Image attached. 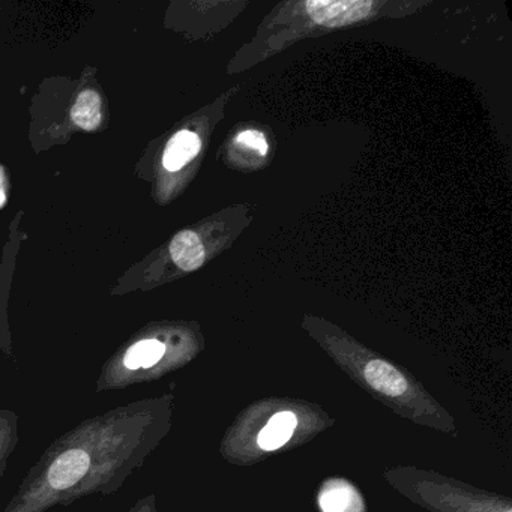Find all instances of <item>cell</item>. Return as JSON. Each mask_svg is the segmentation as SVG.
<instances>
[{"mask_svg": "<svg viewBox=\"0 0 512 512\" xmlns=\"http://www.w3.org/2000/svg\"><path fill=\"white\" fill-rule=\"evenodd\" d=\"M373 4L362 0H310L308 14L314 22L328 28H340L359 22L370 14Z\"/></svg>", "mask_w": 512, "mask_h": 512, "instance_id": "obj_1", "label": "cell"}, {"mask_svg": "<svg viewBox=\"0 0 512 512\" xmlns=\"http://www.w3.org/2000/svg\"><path fill=\"white\" fill-rule=\"evenodd\" d=\"M319 506L322 512H364L361 494L343 479H332L323 485Z\"/></svg>", "mask_w": 512, "mask_h": 512, "instance_id": "obj_2", "label": "cell"}, {"mask_svg": "<svg viewBox=\"0 0 512 512\" xmlns=\"http://www.w3.org/2000/svg\"><path fill=\"white\" fill-rule=\"evenodd\" d=\"M89 455L83 449H71L62 454L49 470V482L56 490L73 487L89 469Z\"/></svg>", "mask_w": 512, "mask_h": 512, "instance_id": "obj_3", "label": "cell"}, {"mask_svg": "<svg viewBox=\"0 0 512 512\" xmlns=\"http://www.w3.org/2000/svg\"><path fill=\"white\" fill-rule=\"evenodd\" d=\"M365 380L371 388L388 397H400L407 391V380L403 374L382 359H373L365 365Z\"/></svg>", "mask_w": 512, "mask_h": 512, "instance_id": "obj_4", "label": "cell"}, {"mask_svg": "<svg viewBox=\"0 0 512 512\" xmlns=\"http://www.w3.org/2000/svg\"><path fill=\"white\" fill-rule=\"evenodd\" d=\"M173 262L185 272H193L205 263V248L193 230L178 233L170 242Z\"/></svg>", "mask_w": 512, "mask_h": 512, "instance_id": "obj_5", "label": "cell"}, {"mask_svg": "<svg viewBox=\"0 0 512 512\" xmlns=\"http://www.w3.org/2000/svg\"><path fill=\"white\" fill-rule=\"evenodd\" d=\"M202 148L200 137L193 131H179L167 143L163 155V166L169 172H178L197 157Z\"/></svg>", "mask_w": 512, "mask_h": 512, "instance_id": "obj_6", "label": "cell"}, {"mask_svg": "<svg viewBox=\"0 0 512 512\" xmlns=\"http://www.w3.org/2000/svg\"><path fill=\"white\" fill-rule=\"evenodd\" d=\"M298 418L292 412H280L269 419L268 424L260 431L259 443L263 451H275L289 442L290 437L295 433Z\"/></svg>", "mask_w": 512, "mask_h": 512, "instance_id": "obj_7", "label": "cell"}, {"mask_svg": "<svg viewBox=\"0 0 512 512\" xmlns=\"http://www.w3.org/2000/svg\"><path fill=\"white\" fill-rule=\"evenodd\" d=\"M74 124L92 133L101 125V98L95 91H85L77 97L71 112Z\"/></svg>", "mask_w": 512, "mask_h": 512, "instance_id": "obj_8", "label": "cell"}, {"mask_svg": "<svg viewBox=\"0 0 512 512\" xmlns=\"http://www.w3.org/2000/svg\"><path fill=\"white\" fill-rule=\"evenodd\" d=\"M166 352V346L158 340H143L131 347L125 355V367L130 370L149 368L157 364Z\"/></svg>", "mask_w": 512, "mask_h": 512, "instance_id": "obj_9", "label": "cell"}, {"mask_svg": "<svg viewBox=\"0 0 512 512\" xmlns=\"http://www.w3.org/2000/svg\"><path fill=\"white\" fill-rule=\"evenodd\" d=\"M236 142L239 145L247 146V148L254 149L259 152L262 157L268 154V142H266L265 136L259 131H244L236 137Z\"/></svg>", "mask_w": 512, "mask_h": 512, "instance_id": "obj_10", "label": "cell"}, {"mask_svg": "<svg viewBox=\"0 0 512 512\" xmlns=\"http://www.w3.org/2000/svg\"><path fill=\"white\" fill-rule=\"evenodd\" d=\"M5 203V176L4 170L0 169V206Z\"/></svg>", "mask_w": 512, "mask_h": 512, "instance_id": "obj_11", "label": "cell"}, {"mask_svg": "<svg viewBox=\"0 0 512 512\" xmlns=\"http://www.w3.org/2000/svg\"><path fill=\"white\" fill-rule=\"evenodd\" d=\"M506 512H511V511H506Z\"/></svg>", "mask_w": 512, "mask_h": 512, "instance_id": "obj_12", "label": "cell"}]
</instances>
